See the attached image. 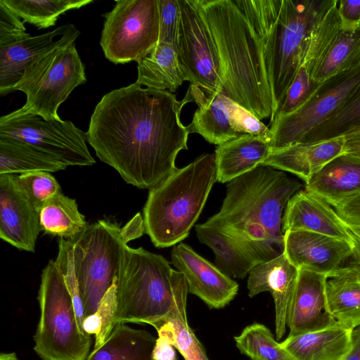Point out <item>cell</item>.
Returning <instances> with one entry per match:
<instances>
[{
	"instance_id": "1",
	"label": "cell",
	"mask_w": 360,
	"mask_h": 360,
	"mask_svg": "<svg viewBox=\"0 0 360 360\" xmlns=\"http://www.w3.org/2000/svg\"><path fill=\"white\" fill-rule=\"evenodd\" d=\"M186 94L178 101L168 90L135 83L105 94L90 117L86 141L102 162L139 188L157 186L177 168L189 132L180 120Z\"/></svg>"
},
{
	"instance_id": "2",
	"label": "cell",
	"mask_w": 360,
	"mask_h": 360,
	"mask_svg": "<svg viewBox=\"0 0 360 360\" xmlns=\"http://www.w3.org/2000/svg\"><path fill=\"white\" fill-rule=\"evenodd\" d=\"M220 60L222 93L259 120L273 115L264 59L282 0H198Z\"/></svg>"
},
{
	"instance_id": "3",
	"label": "cell",
	"mask_w": 360,
	"mask_h": 360,
	"mask_svg": "<svg viewBox=\"0 0 360 360\" xmlns=\"http://www.w3.org/2000/svg\"><path fill=\"white\" fill-rule=\"evenodd\" d=\"M302 185L285 172L259 165L226 185L219 211L205 224L229 237L255 264L283 252V212Z\"/></svg>"
},
{
	"instance_id": "4",
	"label": "cell",
	"mask_w": 360,
	"mask_h": 360,
	"mask_svg": "<svg viewBox=\"0 0 360 360\" xmlns=\"http://www.w3.org/2000/svg\"><path fill=\"white\" fill-rule=\"evenodd\" d=\"M184 275L160 255L127 246L117 276L115 325L146 323L155 327L187 299Z\"/></svg>"
},
{
	"instance_id": "5",
	"label": "cell",
	"mask_w": 360,
	"mask_h": 360,
	"mask_svg": "<svg viewBox=\"0 0 360 360\" xmlns=\"http://www.w3.org/2000/svg\"><path fill=\"white\" fill-rule=\"evenodd\" d=\"M216 181L214 154L205 153L150 189L143 221L155 247L174 246L189 235Z\"/></svg>"
},
{
	"instance_id": "6",
	"label": "cell",
	"mask_w": 360,
	"mask_h": 360,
	"mask_svg": "<svg viewBox=\"0 0 360 360\" xmlns=\"http://www.w3.org/2000/svg\"><path fill=\"white\" fill-rule=\"evenodd\" d=\"M144 232L143 217L137 213L124 226L101 219L68 239L72 245L74 269L85 318L96 311L115 280L127 243Z\"/></svg>"
},
{
	"instance_id": "7",
	"label": "cell",
	"mask_w": 360,
	"mask_h": 360,
	"mask_svg": "<svg viewBox=\"0 0 360 360\" xmlns=\"http://www.w3.org/2000/svg\"><path fill=\"white\" fill-rule=\"evenodd\" d=\"M337 0H282L264 44V59L273 100L270 124L302 63L307 37L318 19Z\"/></svg>"
},
{
	"instance_id": "8",
	"label": "cell",
	"mask_w": 360,
	"mask_h": 360,
	"mask_svg": "<svg viewBox=\"0 0 360 360\" xmlns=\"http://www.w3.org/2000/svg\"><path fill=\"white\" fill-rule=\"evenodd\" d=\"M38 300L40 318L33 337L34 350L42 360H85L91 335L79 327L63 275L56 261L43 269Z\"/></svg>"
},
{
	"instance_id": "9",
	"label": "cell",
	"mask_w": 360,
	"mask_h": 360,
	"mask_svg": "<svg viewBox=\"0 0 360 360\" xmlns=\"http://www.w3.org/2000/svg\"><path fill=\"white\" fill-rule=\"evenodd\" d=\"M86 82L84 65L75 44L53 49L32 63L13 91L26 95V102L12 112L33 114L46 120L60 119L58 109L79 85Z\"/></svg>"
},
{
	"instance_id": "10",
	"label": "cell",
	"mask_w": 360,
	"mask_h": 360,
	"mask_svg": "<svg viewBox=\"0 0 360 360\" xmlns=\"http://www.w3.org/2000/svg\"><path fill=\"white\" fill-rule=\"evenodd\" d=\"M104 17L100 45L115 64L139 63L159 41L158 0H117Z\"/></svg>"
},
{
	"instance_id": "11",
	"label": "cell",
	"mask_w": 360,
	"mask_h": 360,
	"mask_svg": "<svg viewBox=\"0 0 360 360\" xmlns=\"http://www.w3.org/2000/svg\"><path fill=\"white\" fill-rule=\"evenodd\" d=\"M177 60L186 81L207 94L222 93L220 60L198 0H179Z\"/></svg>"
},
{
	"instance_id": "12",
	"label": "cell",
	"mask_w": 360,
	"mask_h": 360,
	"mask_svg": "<svg viewBox=\"0 0 360 360\" xmlns=\"http://www.w3.org/2000/svg\"><path fill=\"white\" fill-rule=\"evenodd\" d=\"M0 136L31 144L68 167L96 162L86 146V134L69 120L10 112L0 118Z\"/></svg>"
},
{
	"instance_id": "13",
	"label": "cell",
	"mask_w": 360,
	"mask_h": 360,
	"mask_svg": "<svg viewBox=\"0 0 360 360\" xmlns=\"http://www.w3.org/2000/svg\"><path fill=\"white\" fill-rule=\"evenodd\" d=\"M360 87V66L322 82L297 110L276 117L267 134L271 148L299 143L312 129L335 112Z\"/></svg>"
},
{
	"instance_id": "14",
	"label": "cell",
	"mask_w": 360,
	"mask_h": 360,
	"mask_svg": "<svg viewBox=\"0 0 360 360\" xmlns=\"http://www.w3.org/2000/svg\"><path fill=\"white\" fill-rule=\"evenodd\" d=\"M172 264L185 277L188 292L211 309L227 305L238 293V284L189 245L180 243L171 252Z\"/></svg>"
},
{
	"instance_id": "15",
	"label": "cell",
	"mask_w": 360,
	"mask_h": 360,
	"mask_svg": "<svg viewBox=\"0 0 360 360\" xmlns=\"http://www.w3.org/2000/svg\"><path fill=\"white\" fill-rule=\"evenodd\" d=\"M40 230L39 212L16 174H0V238L19 250L34 252Z\"/></svg>"
},
{
	"instance_id": "16",
	"label": "cell",
	"mask_w": 360,
	"mask_h": 360,
	"mask_svg": "<svg viewBox=\"0 0 360 360\" xmlns=\"http://www.w3.org/2000/svg\"><path fill=\"white\" fill-rule=\"evenodd\" d=\"M283 244L284 254L299 271L326 277L353 255L352 243L310 231H286Z\"/></svg>"
},
{
	"instance_id": "17",
	"label": "cell",
	"mask_w": 360,
	"mask_h": 360,
	"mask_svg": "<svg viewBox=\"0 0 360 360\" xmlns=\"http://www.w3.org/2000/svg\"><path fill=\"white\" fill-rule=\"evenodd\" d=\"M80 32L73 24L46 33L0 46V94L13 91L24 72L32 63L53 49L72 44Z\"/></svg>"
},
{
	"instance_id": "18",
	"label": "cell",
	"mask_w": 360,
	"mask_h": 360,
	"mask_svg": "<svg viewBox=\"0 0 360 360\" xmlns=\"http://www.w3.org/2000/svg\"><path fill=\"white\" fill-rule=\"evenodd\" d=\"M299 270L284 252L274 259L255 265L248 274L249 296L269 291L275 304V326L277 340L281 339L287 326L288 311L294 295Z\"/></svg>"
},
{
	"instance_id": "19",
	"label": "cell",
	"mask_w": 360,
	"mask_h": 360,
	"mask_svg": "<svg viewBox=\"0 0 360 360\" xmlns=\"http://www.w3.org/2000/svg\"><path fill=\"white\" fill-rule=\"evenodd\" d=\"M282 231H310L353 244L348 226L334 208L306 189L300 190L288 200L283 215Z\"/></svg>"
},
{
	"instance_id": "20",
	"label": "cell",
	"mask_w": 360,
	"mask_h": 360,
	"mask_svg": "<svg viewBox=\"0 0 360 360\" xmlns=\"http://www.w3.org/2000/svg\"><path fill=\"white\" fill-rule=\"evenodd\" d=\"M326 278L314 272L299 271L295 291L287 314L288 335L316 331L337 323L327 307Z\"/></svg>"
},
{
	"instance_id": "21",
	"label": "cell",
	"mask_w": 360,
	"mask_h": 360,
	"mask_svg": "<svg viewBox=\"0 0 360 360\" xmlns=\"http://www.w3.org/2000/svg\"><path fill=\"white\" fill-rule=\"evenodd\" d=\"M344 148L343 136L314 143H296L271 148L261 165L292 173L306 184L326 164L344 153Z\"/></svg>"
},
{
	"instance_id": "22",
	"label": "cell",
	"mask_w": 360,
	"mask_h": 360,
	"mask_svg": "<svg viewBox=\"0 0 360 360\" xmlns=\"http://www.w3.org/2000/svg\"><path fill=\"white\" fill-rule=\"evenodd\" d=\"M186 94L198 108L191 122L186 126L190 133L201 135L207 142L219 146L241 134L236 131L231 122V100L223 93L207 94L191 84Z\"/></svg>"
},
{
	"instance_id": "23",
	"label": "cell",
	"mask_w": 360,
	"mask_h": 360,
	"mask_svg": "<svg viewBox=\"0 0 360 360\" xmlns=\"http://www.w3.org/2000/svg\"><path fill=\"white\" fill-rule=\"evenodd\" d=\"M305 189L333 207L360 193V158L342 153L326 164Z\"/></svg>"
},
{
	"instance_id": "24",
	"label": "cell",
	"mask_w": 360,
	"mask_h": 360,
	"mask_svg": "<svg viewBox=\"0 0 360 360\" xmlns=\"http://www.w3.org/2000/svg\"><path fill=\"white\" fill-rule=\"evenodd\" d=\"M271 148L267 135L243 134L224 143L214 151L217 181L228 183L258 166Z\"/></svg>"
},
{
	"instance_id": "25",
	"label": "cell",
	"mask_w": 360,
	"mask_h": 360,
	"mask_svg": "<svg viewBox=\"0 0 360 360\" xmlns=\"http://www.w3.org/2000/svg\"><path fill=\"white\" fill-rule=\"evenodd\" d=\"M325 294L328 311L337 323L348 330L360 326V266L351 262L326 278Z\"/></svg>"
},
{
	"instance_id": "26",
	"label": "cell",
	"mask_w": 360,
	"mask_h": 360,
	"mask_svg": "<svg viewBox=\"0 0 360 360\" xmlns=\"http://www.w3.org/2000/svg\"><path fill=\"white\" fill-rule=\"evenodd\" d=\"M352 332L336 323L321 330L288 335L281 345L294 360H344L352 348Z\"/></svg>"
},
{
	"instance_id": "27",
	"label": "cell",
	"mask_w": 360,
	"mask_h": 360,
	"mask_svg": "<svg viewBox=\"0 0 360 360\" xmlns=\"http://www.w3.org/2000/svg\"><path fill=\"white\" fill-rule=\"evenodd\" d=\"M156 339L144 330L118 323L106 340L94 348L85 360H153Z\"/></svg>"
},
{
	"instance_id": "28",
	"label": "cell",
	"mask_w": 360,
	"mask_h": 360,
	"mask_svg": "<svg viewBox=\"0 0 360 360\" xmlns=\"http://www.w3.org/2000/svg\"><path fill=\"white\" fill-rule=\"evenodd\" d=\"M136 83L148 88L174 92L186 81L177 60L175 47L158 42L138 63Z\"/></svg>"
},
{
	"instance_id": "29",
	"label": "cell",
	"mask_w": 360,
	"mask_h": 360,
	"mask_svg": "<svg viewBox=\"0 0 360 360\" xmlns=\"http://www.w3.org/2000/svg\"><path fill=\"white\" fill-rule=\"evenodd\" d=\"M67 167L31 144L0 136V174L53 172L63 170Z\"/></svg>"
},
{
	"instance_id": "30",
	"label": "cell",
	"mask_w": 360,
	"mask_h": 360,
	"mask_svg": "<svg viewBox=\"0 0 360 360\" xmlns=\"http://www.w3.org/2000/svg\"><path fill=\"white\" fill-rule=\"evenodd\" d=\"M195 229L199 241L214 252L216 266L224 274L241 279L249 274L255 264L230 237L205 223Z\"/></svg>"
},
{
	"instance_id": "31",
	"label": "cell",
	"mask_w": 360,
	"mask_h": 360,
	"mask_svg": "<svg viewBox=\"0 0 360 360\" xmlns=\"http://www.w3.org/2000/svg\"><path fill=\"white\" fill-rule=\"evenodd\" d=\"M41 230L47 234L72 239L82 232L88 224L75 199L62 192L48 200L39 211Z\"/></svg>"
},
{
	"instance_id": "32",
	"label": "cell",
	"mask_w": 360,
	"mask_h": 360,
	"mask_svg": "<svg viewBox=\"0 0 360 360\" xmlns=\"http://www.w3.org/2000/svg\"><path fill=\"white\" fill-rule=\"evenodd\" d=\"M338 2L316 22L306 42L302 63L312 77L342 29Z\"/></svg>"
},
{
	"instance_id": "33",
	"label": "cell",
	"mask_w": 360,
	"mask_h": 360,
	"mask_svg": "<svg viewBox=\"0 0 360 360\" xmlns=\"http://www.w3.org/2000/svg\"><path fill=\"white\" fill-rule=\"evenodd\" d=\"M360 66V28H342L312 79H327Z\"/></svg>"
},
{
	"instance_id": "34",
	"label": "cell",
	"mask_w": 360,
	"mask_h": 360,
	"mask_svg": "<svg viewBox=\"0 0 360 360\" xmlns=\"http://www.w3.org/2000/svg\"><path fill=\"white\" fill-rule=\"evenodd\" d=\"M0 2L37 29L48 28L56 24L58 17L66 11L77 9L93 0H0Z\"/></svg>"
},
{
	"instance_id": "35",
	"label": "cell",
	"mask_w": 360,
	"mask_h": 360,
	"mask_svg": "<svg viewBox=\"0 0 360 360\" xmlns=\"http://www.w3.org/2000/svg\"><path fill=\"white\" fill-rule=\"evenodd\" d=\"M186 300L179 302L169 316L154 328L165 335L185 360H209L205 351L189 327Z\"/></svg>"
},
{
	"instance_id": "36",
	"label": "cell",
	"mask_w": 360,
	"mask_h": 360,
	"mask_svg": "<svg viewBox=\"0 0 360 360\" xmlns=\"http://www.w3.org/2000/svg\"><path fill=\"white\" fill-rule=\"evenodd\" d=\"M360 127V87L326 121L310 130L299 143H314L344 136Z\"/></svg>"
},
{
	"instance_id": "37",
	"label": "cell",
	"mask_w": 360,
	"mask_h": 360,
	"mask_svg": "<svg viewBox=\"0 0 360 360\" xmlns=\"http://www.w3.org/2000/svg\"><path fill=\"white\" fill-rule=\"evenodd\" d=\"M234 340L240 352L252 360H294L263 324L248 326Z\"/></svg>"
},
{
	"instance_id": "38",
	"label": "cell",
	"mask_w": 360,
	"mask_h": 360,
	"mask_svg": "<svg viewBox=\"0 0 360 360\" xmlns=\"http://www.w3.org/2000/svg\"><path fill=\"white\" fill-rule=\"evenodd\" d=\"M117 311V277L101 299L96 311L83 321L85 333L94 335V347L102 345L115 327Z\"/></svg>"
},
{
	"instance_id": "39",
	"label": "cell",
	"mask_w": 360,
	"mask_h": 360,
	"mask_svg": "<svg viewBox=\"0 0 360 360\" xmlns=\"http://www.w3.org/2000/svg\"><path fill=\"white\" fill-rule=\"evenodd\" d=\"M16 179L39 212L48 200L61 193L60 186L50 172H31L16 174Z\"/></svg>"
},
{
	"instance_id": "40",
	"label": "cell",
	"mask_w": 360,
	"mask_h": 360,
	"mask_svg": "<svg viewBox=\"0 0 360 360\" xmlns=\"http://www.w3.org/2000/svg\"><path fill=\"white\" fill-rule=\"evenodd\" d=\"M321 83L313 79L307 70L300 66L275 117L289 115L297 110L312 96Z\"/></svg>"
},
{
	"instance_id": "41",
	"label": "cell",
	"mask_w": 360,
	"mask_h": 360,
	"mask_svg": "<svg viewBox=\"0 0 360 360\" xmlns=\"http://www.w3.org/2000/svg\"><path fill=\"white\" fill-rule=\"evenodd\" d=\"M159 41L176 48L181 11L179 0H158Z\"/></svg>"
},
{
	"instance_id": "42",
	"label": "cell",
	"mask_w": 360,
	"mask_h": 360,
	"mask_svg": "<svg viewBox=\"0 0 360 360\" xmlns=\"http://www.w3.org/2000/svg\"><path fill=\"white\" fill-rule=\"evenodd\" d=\"M23 21L13 11L0 2V46H6L27 39Z\"/></svg>"
},
{
	"instance_id": "43",
	"label": "cell",
	"mask_w": 360,
	"mask_h": 360,
	"mask_svg": "<svg viewBox=\"0 0 360 360\" xmlns=\"http://www.w3.org/2000/svg\"><path fill=\"white\" fill-rule=\"evenodd\" d=\"M231 122L233 129L241 135L268 134L269 128L252 113L234 101L231 104Z\"/></svg>"
},
{
	"instance_id": "44",
	"label": "cell",
	"mask_w": 360,
	"mask_h": 360,
	"mask_svg": "<svg viewBox=\"0 0 360 360\" xmlns=\"http://www.w3.org/2000/svg\"><path fill=\"white\" fill-rule=\"evenodd\" d=\"M333 208L347 226L360 228V193Z\"/></svg>"
},
{
	"instance_id": "45",
	"label": "cell",
	"mask_w": 360,
	"mask_h": 360,
	"mask_svg": "<svg viewBox=\"0 0 360 360\" xmlns=\"http://www.w3.org/2000/svg\"><path fill=\"white\" fill-rule=\"evenodd\" d=\"M342 28H360V0H341L338 4Z\"/></svg>"
},
{
	"instance_id": "46",
	"label": "cell",
	"mask_w": 360,
	"mask_h": 360,
	"mask_svg": "<svg viewBox=\"0 0 360 360\" xmlns=\"http://www.w3.org/2000/svg\"><path fill=\"white\" fill-rule=\"evenodd\" d=\"M174 348L165 335L158 334L153 352V360H177Z\"/></svg>"
},
{
	"instance_id": "47",
	"label": "cell",
	"mask_w": 360,
	"mask_h": 360,
	"mask_svg": "<svg viewBox=\"0 0 360 360\" xmlns=\"http://www.w3.org/2000/svg\"><path fill=\"white\" fill-rule=\"evenodd\" d=\"M343 137L344 153L360 158V127L349 131Z\"/></svg>"
},
{
	"instance_id": "48",
	"label": "cell",
	"mask_w": 360,
	"mask_h": 360,
	"mask_svg": "<svg viewBox=\"0 0 360 360\" xmlns=\"http://www.w3.org/2000/svg\"><path fill=\"white\" fill-rule=\"evenodd\" d=\"M344 360H360V326L352 330V348Z\"/></svg>"
},
{
	"instance_id": "49",
	"label": "cell",
	"mask_w": 360,
	"mask_h": 360,
	"mask_svg": "<svg viewBox=\"0 0 360 360\" xmlns=\"http://www.w3.org/2000/svg\"><path fill=\"white\" fill-rule=\"evenodd\" d=\"M350 232V231H349ZM353 240V255L355 262L360 266V237L351 233Z\"/></svg>"
},
{
	"instance_id": "50",
	"label": "cell",
	"mask_w": 360,
	"mask_h": 360,
	"mask_svg": "<svg viewBox=\"0 0 360 360\" xmlns=\"http://www.w3.org/2000/svg\"><path fill=\"white\" fill-rule=\"evenodd\" d=\"M0 360H19L15 352L1 353Z\"/></svg>"
}]
</instances>
